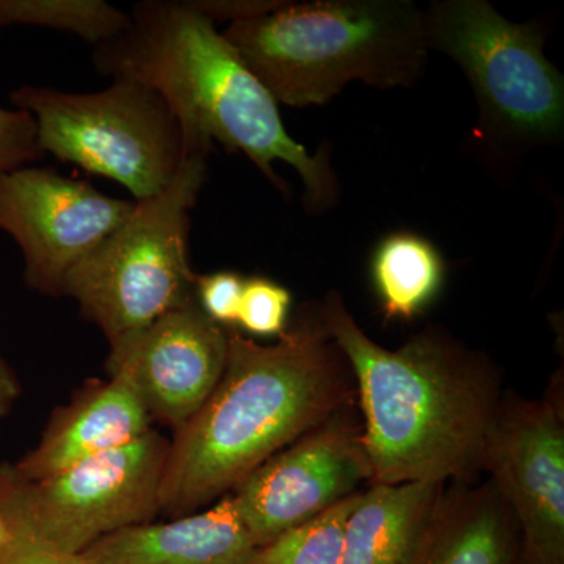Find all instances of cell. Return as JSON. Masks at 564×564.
<instances>
[{"mask_svg": "<svg viewBox=\"0 0 564 564\" xmlns=\"http://www.w3.org/2000/svg\"><path fill=\"white\" fill-rule=\"evenodd\" d=\"M351 375L318 307H304L273 345L229 332L221 380L170 443L159 513L192 514L236 489L344 410Z\"/></svg>", "mask_w": 564, "mask_h": 564, "instance_id": "6da1fadb", "label": "cell"}, {"mask_svg": "<svg viewBox=\"0 0 564 564\" xmlns=\"http://www.w3.org/2000/svg\"><path fill=\"white\" fill-rule=\"evenodd\" d=\"M318 310L358 384L370 485H445L481 470L502 403L484 356L434 326L388 350L359 328L337 292Z\"/></svg>", "mask_w": 564, "mask_h": 564, "instance_id": "7a4b0ae2", "label": "cell"}, {"mask_svg": "<svg viewBox=\"0 0 564 564\" xmlns=\"http://www.w3.org/2000/svg\"><path fill=\"white\" fill-rule=\"evenodd\" d=\"M129 17L121 35L93 51L99 73L129 77L158 91L181 122L185 152L210 151L218 141L247 155L282 193L288 184L274 172V162L288 163L302 177L306 209H332L339 182L328 148L310 154L289 135L280 104L214 21L187 2L170 0L137 3Z\"/></svg>", "mask_w": 564, "mask_h": 564, "instance_id": "3957f363", "label": "cell"}, {"mask_svg": "<svg viewBox=\"0 0 564 564\" xmlns=\"http://www.w3.org/2000/svg\"><path fill=\"white\" fill-rule=\"evenodd\" d=\"M223 36L284 106H323L351 82L377 88L421 79L423 11L410 0L280 2L229 24Z\"/></svg>", "mask_w": 564, "mask_h": 564, "instance_id": "277c9868", "label": "cell"}, {"mask_svg": "<svg viewBox=\"0 0 564 564\" xmlns=\"http://www.w3.org/2000/svg\"><path fill=\"white\" fill-rule=\"evenodd\" d=\"M210 151H187L176 177L68 273L63 295L79 304L110 350L131 343L163 315L196 302L188 261L191 214L207 176Z\"/></svg>", "mask_w": 564, "mask_h": 564, "instance_id": "5b68a950", "label": "cell"}, {"mask_svg": "<svg viewBox=\"0 0 564 564\" xmlns=\"http://www.w3.org/2000/svg\"><path fill=\"white\" fill-rule=\"evenodd\" d=\"M14 109L31 115L44 154L118 182L133 202L161 193L184 165V133L165 99L148 85L113 77L106 90L65 93L24 85Z\"/></svg>", "mask_w": 564, "mask_h": 564, "instance_id": "8992f818", "label": "cell"}, {"mask_svg": "<svg viewBox=\"0 0 564 564\" xmlns=\"http://www.w3.org/2000/svg\"><path fill=\"white\" fill-rule=\"evenodd\" d=\"M423 28L429 50L454 58L473 85L485 132L518 144L563 132V76L533 25L505 20L485 0H443L423 11Z\"/></svg>", "mask_w": 564, "mask_h": 564, "instance_id": "52a82bcc", "label": "cell"}, {"mask_svg": "<svg viewBox=\"0 0 564 564\" xmlns=\"http://www.w3.org/2000/svg\"><path fill=\"white\" fill-rule=\"evenodd\" d=\"M169 447L150 430L124 447L36 481L0 464V511L52 547L80 555L107 534L152 522Z\"/></svg>", "mask_w": 564, "mask_h": 564, "instance_id": "ba28073f", "label": "cell"}, {"mask_svg": "<svg viewBox=\"0 0 564 564\" xmlns=\"http://www.w3.org/2000/svg\"><path fill=\"white\" fill-rule=\"evenodd\" d=\"M135 202L111 198L51 169L0 173V229L24 256V280L62 296L66 276L131 215Z\"/></svg>", "mask_w": 564, "mask_h": 564, "instance_id": "9c48e42d", "label": "cell"}, {"mask_svg": "<svg viewBox=\"0 0 564 564\" xmlns=\"http://www.w3.org/2000/svg\"><path fill=\"white\" fill-rule=\"evenodd\" d=\"M372 480L361 434L339 413L267 459L231 494L256 547L311 521Z\"/></svg>", "mask_w": 564, "mask_h": 564, "instance_id": "30bf717a", "label": "cell"}, {"mask_svg": "<svg viewBox=\"0 0 564 564\" xmlns=\"http://www.w3.org/2000/svg\"><path fill=\"white\" fill-rule=\"evenodd\" d=\"M481 470L524 529L545 564L558 563L564 541L563 413L551 402L502 400Z\"/></svg>", "mask_w": 564, "mask_h": 564, "instance_id": "8fae6325", "label": "cell"}, {"mask_svg": "<svg viewBox=\"0 0 564 564\" xmlns=\"http://www.w3.org/2000/svg\"><path fill=\"white\" fill-rule=\"evenodd\" d=\"M228 333L203 313L198 302L191 303L110 350L107 367H128L151 422L177 432L202 410L221 380Z\"/></svg>", "mask_w": 564, "mask_h": 564, "instance_id": "7c38bea8", "label": "cell"}, {"mask_svg": "<svg viewBox=\"0 0 564 564\" xmlns=\"http://www.w3.org/2000/svg\"><path fill=\"white\" fill-rule=\"evenodd\" d=\"M110 380L88 386L52 415L40 443L13 469L28 481L117 451L150 432L151 417L128 367L109 369Z\"/></svg>", "mask_w": 564, "mask_h": 564, "instance_id": "4fadbf2b", "label": "cell"}, {"mask_svg": "<svg viewBox=\"0 0 564 564\" xmlns=\"http://www.w3.org/2000/svg\"><path fill=\"white\" fill-rule=\"evenodd\" d=\"M256 549L229 494L202 513L107 534L79 556L85 564H247Z\"/></svg>", "mask_w": 564, "mask_h": 564, "instance_id": "5bb4252c", "label": "cell"}, {"mask_svg": "<svg viewBox=\"0 0 564 564\" xmlns=\"http://www.w3.org/2000/svg\"><path fill=\"white\" fill-rule=\"evenodd\" d=\"M445 485H370L345 527L339 564H408Z\"/></svg>", "mask_w": 564, "mask_h": 564, "instance_id": "9a60e30c", "label": "cell"}, {"mask_svg": "<svg viewBox=\"0 0 564 564\" xmlns=\"http://www.w3.org/2000/svg\"><path fill=\"white\" fill-rule=\"evenodd\" d=\"M508 514L492 484L443 491L422 536L421 564H503Z\"/></svg>", "mask_w": 564, "mask_h": 564, "instance_id": "2e32d148", "label": "cell"}, {"mask_svg": "<svg viewBox=\"0 0 564 564\" xmlns=\"http://www.w3.org/2000/svg\"><path fill=\"white\" fill-rule=\"evenodd\" d=\"M370 276L386 318L413 321L440 295L445 263L425 237L392 232L375 248Z\"/></svg>", "mask_w": 564, "mask_h": 564, "instance_id": "e0dca14e", "label": "cell"}, {"mask_svg": "<svg viewBox=\"0 0 564 564\" xmlns=\"http://www.w3.org/2000/svg\"><path fill=\"white\" fill-rule=\"evenodd\" d=\"M131 17L104 0H0V28L35 25L73 33L93 46L129 28Z\"/></svg>", "mask_w": 564, "mask_h": 564, "instance_id": "ac0fdd59", "label": "cell"}, {"mask_svg": "<svg viewBox=\"0 0 564 564\" xmlns=\"http://www.w3.org/2000/svg\"><path fill=\"white\" fill-rule=\"evenodd\" d=\"M361 492L256 549L247 564H339L348 518Z\"/></svg>", "mask_w": 564, "mask_h": 564, "instance_id": "d6986e66", "label": "cell"}, {"mask_svg": "<svg viewBox=\"0 0 564 564\" xmlns=\"http://www.w3.org/2000/svg\"><path fill=\"white\" fill-rule=\"evenodd\" d=\"M292 295L284 285L267 278L245 280L237 325L254 336L280 337L288 329Z\"/></svg>", "mask_w": 564, "mask_h": 564, "instance_id": "ffe728a7", "label": "cell"}, {"mask_svg": "<svg viewBox=\"0 0 564 564\" xmlns=\"http://www.w3.org/2000/svg\"><path fill=\"white\" fill-rule=\"evenodd\" d=\"M43 155L31 115L0 106V173L31 165Z\"/></svg>", "mask_w": 564, "mask_h": 564, "instance_id": "44dd1931", "label": "cell"}, {"mask_svg": "<svg viewBox=\"0 0 564 564\" xmlns=\"http://www.w3.org/2000/svg\"><path fill=\"white\" fill-rule=\"evenodd\" d=\"M243 285L245 278L229 270L204 274L196 281V302L212 322L229 329L239 318Z\"/></svg>", "mask_w": 564, "mask_h": 564, "instance_id": "7402d4cb", "label": "cell"}, {"mask_svg": "<svg viewBox=\"0 0 564 564\" xmlns=\"http://www.w3.org/2000/svg\"><path fill=\"white\" fill-rule=\"evenodd\" d=\"M6 521L10 538L0 549V564H85L79 555L65 554L17 522Z\"/></svg>", "mask_w": 564, "mask_h": 564, "instance_id": "603a6c76", "label": "cell"}, {"mask_svg": "<svg viewBox=\"0 0 564 564\" xmlns=\"http://www.w3.org/2000/svg\"><path fill=\"white\" fill-rule=\"evenodd\" d=\"M21 386L13 369L0 356V421L10 414L14 403L20 399Z\"/></svg>", "mask_w": 564, "mask_h": 564, "instance_id": "cb8c5ba5", "label": "cell"}, {"mask_svg": "<svg viewBox=\"0 0 564 564\" xmlns=\"http://www.w3.org/2000/svg\"><path fill=\"white\" fill-rule=\"evenodd\" d=\"M10 538L9 524H7L6 518H3L2 511H0V549L6 545Z\"/></svg>", "mask_w": 564, "mask_h": 564, "instance_id": "d4e9b609", "label": "cell"}]
</instances>
